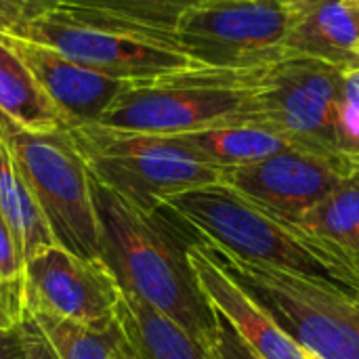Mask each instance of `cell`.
Returning <instances> with one entry per match:
<instances>
[{
	"instance_id": "d6986e66",
	"label": "cell",
	"mask_w": 359,
	"mask_h": 359,
	"mask_svg": "<svg viewBox=\"0 0 359 359\" xmlns=\"http://www.w3.org/2000/svg\"><path fill=\"white\" fill-rule=\"evenodd\" d=\"M301 225L359 257V172L311 208Z\"/></svg>"
},
{
	"instance_id": "484cf974",
	"label": "cell",
	"mask_w": 359,
	"mask_h": 359,
	"mask_svg": "<svg viewBox=\"0 0 359 359\" xmlns=\"http://www.w3.org/2000/svg\"><path fill=\"white\" fill-rule=\"evenodd\" d=\"M42 11L32 0H0V34H13Z\"/></svg>"
},
{
	"instance_id": "ac0fdd59",
	"label": "cell",
	"mask_w": 359,
	"mask_h": 359,
	"mask_svg": "<svg viewBox=\"0 0 359 359\" xmlns=\"http://www.w3.org/2000/svg\"><path fill=\"white\" fill-rule=\"evenodd\" d=\"M0 210L8 219L21 244L23 261L32 257L36 250L55 244L46 227V221L42 219L34 198L29 196L2 135H0Z\"/></svg>"
},
{
	"instance_id": "4dcf8cb0",
	"label": "cell",
	"mask_w": 359,
	"mask_h": 359,
	"mask_svg": "<svg viewBox=\"0 0 359 359\" xmlns=\"http://www.w3.org/2000/svg\"><path fill=\"white\" fill-rule=\"evenodd\" d=\"M349 4L353 6V11H355V17H358V25H359V0H349Z\"/></svg>"
},
{
	"instance_id": "f1b7e54d",
	"label": "cell",
	"mask_w": 359,
	"mask_h": 359,
	"mask_svg": "<svg viewBox=\"0 0 359 359\" xmlns=\"http://www.w3.org/2000/svg\"><path fill=\"white\" fill-rule=\"evenodd\" d=\"M114 359H135V355L130 353V349L126 347V343H124L122 334H120V345H118V353H116V358H114Z\"/></svg>"
},
{
	"instance_id": "7402d4cb",
	"label": "cell",
	"mask_w": 359,
	"mask_h": 359,
	"mask_svg": "<svg viewBox=\"0 0 359 359\" xmlns=\"http://www.w3.org/2000/svg\"><path fill=\"white\" fill-rule=\"evenodd\" d=\"M334 133L339 154L359 162V69L343 72Z\"/></svg>"
},
{
	"instance_id": "5b68a950",
	"label": "cell",
	"mask_w": 359,
	"mask_h": 359,
	"mask_svg": "<svg viewBox=\"0 0 359 359\" xmlns=\"http://www.w3.org/2000/svg\"><path fill=\"white\" fill-rule=\"evenodd\" d=\"M202 248L305 353L320 359H359V301L294 273L206 244Z\"/></svg>"
},
{
	"instance_id": "1f68e13d",
	"label": "cell",
	"mask_w": 359,
	"mask_h": 359,
	"mask_svg": "<svg viewBox=\"0 0 359 359\" xmlns=\"http://www.w3.org/2000/svg\"><path fill=\"white\" fill-rule=\"evenodd\" d=\"M307 358H309V359H320V358H316V355H309V353H307Z\"/></svg>"
},
{
	"instance_id": "52a82bcc",
	"label": "cell",
	"mask_w": 359,
	"mask_h": 359,
	"mask_svg": "<svg viewBox=\"0 0 359 359\" xmlns=\"http://www.w3.org/2000/svg\"><path fill=\"white\" fill-rule=\"evenodd\" d=\"M0 135L55 244L86 259H99L90 172L67 128L34 133L0 111Z\"/></svg>"
},
{
	"instance_id": "2e32d148",
	"label": "cell",
	"mask_w": 359,
	"mask_h": 359,
	"mask_svg": "<svg viewBox=\"0 0 359 359\" xmlns=\"http://www.w3.org/2000/svg\"><path fill=\"white\" fill-rule=\"evenodd\" d=\"M172 137L191 149L198 158L221 170L248 166L284 149L297 147L288 139L252 124H227Z\"/></svg>"
},
{
	"instance_id": "7c38bea8",
	"label": "cell",
	"mask_w": 359,
	"mask_h": 359,
	"mask_svg": "<svg viewBox=\"0 0 359 359\" xmlns=\"http://www.w3.org/2000/svg\"><path fill=\"white\" fill-rule=\"evenodd\" d=\"M44 97L61 111L67 128L97 124L116 97L130 84L97 74L53 46L23 34H2Z\"/></svg>"
},
{
	"instance_id": "44dd1931",
	"label": "cell",
	"mask_w": 359,
	"mask_h": 359,
	"mask_svg": "<svg viewBox=\"0 0 359 359\" xmlns=\"http://www.w3.org/2000/svg\"><path fill=\"white\" fill-rule=\"evenodd\" d=\"M63 2L99 8V11L122 15V17L141 21L160 29L175 32L179 19L187 11L200 4L212 2V0H63Z\"/></svg>"
},
{
	"instance_id": "30bf717a",
	"label": "cell",
	"mask_w": 359,
	"mask_h": 359,
	"mask_svg": "<svg viewBox=\"0 0 359 359\" xmlns=\"http://www.w3.org/2000/svg\"><path fill=\"white\" fill-rule=\"evenodd\" d=\"M23 311L50 313L93 330H111L122 288L101 259H86L48 244L23 261Z\"/></svg>"
},
{
	"instance_id": "cb8c5ba5",
	"label": "cell",
	"mask_w": 359,
	"mask_h": 359,
	"mask_svg": "<svg viewBox=\"0 0 359 359\" xmlns=\"http://www.w3.org/2000/svg\"><path fill=\"white\" fill-rule=\"evenodd\" d=\"M210 351L215 359H261L238 337V332L219 311H217V337Z\"/></svg>"
},
{
	"instance_id": "9a60e30c",
	"label": "cell",
	"mask_w": 359,
	"mask_h": 359,
	"mask_svg": "<svg viewBox=\"0 0 359 359\" xmlns=\"http://www.w3.org/2000/svg\"><path fill=\"white\" fill-rule=\"evenodd\" d=\"M116 324L135 359H215L208 347L135 294L122 292Z\"/></svg>"
},
{
	"instance_id": "9c48e42d",
	"label": "cell",
	"mask_w": 359,
	"mask_h": 359,
	"mask_svg": "<svg viewBox=\"0 0 359 359\" xmlns=\"http://www.w3.org/2000/svg\"><path fill=\"white\" fill-rule=\"evenodd\" d=\"M299 13L301 0H212L179 19L175 40L202 65L263 67L286 57Z\"/></svg>"
},
{
	"instance_id": "5bb4252c",
	"label": "cell",
	"mask_w": 359,
	"mask_h": 359,
	"mask_svg": "<svg viewBox=\"0 0 359 359\" xmlns=\"http://www.w3.org/2000/svg\"><path fill=\"white\" fill-rule=\"evenodd\" d=\"M284 50L324 61L341 72L359 69V25L349 0H301V13Z\"/></svg>"
},
{
	"instance_id": "277c9868",
	"label": "cell",
	"mask_w": 359,
	"mask_h": 359,
	"mask_svg": "<svg viewBox=\"0 0 359 359\" xmlns=\"http://www.w3.org/2000/svg\"><path fill=\"white\" fill-rule=\"evenodd\" d=\"M263 67L194 65L149 82L130 84L97 124L162 137L242 124L246 99Z\"/></svg>"
},
{
	"instance_id": "603a6c76",
	"label": "cell",
	"mask_w": 359,
	"mask_h": 359,
	"mask_svg": "<svg viewBox=\"0 0 359 359\" xmlns=\"http://www.w3.org/2000/svg\"><path fill=\"white\" fill-rule=\"evenodd\" d=\"M23 282V250L21 244L0 210V292H8L21 299Z\"/></svg>"
},
{
	"instance_id": "83f0119b",
	"label": "cell",
	"mask_w": 359,
	"mask_h": 359,
	"mask_svg": "<svg viewBox=\"0 0 359 359\" xmlns=\"http://www.w3.org/2000/svg\"><path fill=\"white\" fill-rule=\"evenodd\" d=\"M0 359H23L17 328H15L13 332H8V334L0 341Z\"/></svg>"
},
{
	"instance_id": "8992f818",
	"label": "cell",
	"mask_w": 359,
	"mask_h": 359,
	"mask_svg": "<svg viewBox=\"0 0 359 359\" xmlns=\"http://www.w3.org/2000/svg\"><path fill=\"white\" fill-rule=\"evenodd\" d=\"M67 135L93 179L145 210H158L168 196L221 183L223 170L175 137L101 124L72 126Z\"/></svg>"
},
{
	"instance_id": "d4e9b609",
	"label": "cell",
	"mask_w": 359,
	"mask_h": 359,
	"mask_svg": "<svg viewBox=\"0 0 359 359\" xmlns=\"http://www.w3.org/2000/svg\"><path fill=\"white\" fill-rule=\"evenodd\" d=\"M17 334H19L23 359H59L55 349L50 347L48 339L42 334L38 324L25 311H23L21 322L17 324Z\"/></svg>"
},
{
	"instance_id": "ba28073f",
	"label": "cell",
	"mask_w": 359,
	"mask_h": 359,
	"mask_svg": "<svg viewBox=\"0 0 359 359\" xmlns=\"http://www.w3.org/2000/svg\"><path fill=\"white\" fill-rule=\"evenodd\" d=\"M341 82V69L305 55H286L263 67L246 99L242 124L263 126L316 154L345 158L334 133Z\"/></svg>"
},
{
	"instance_id": "6da1fadb",
	"label": "cell",
	"mask_w": 359,
	"mask_h": 359,
	"mask_svg": "<svg viewBox=\"0 0 359 359\" xmlns=\"http://www.w3.org/2000/svg\"><path fill=\"white\" fill-rule=\"evenodd\" d=\"M90 185L99 219V259L122 292L145 301L210 349L217 337V311L187 257L196 238L177 229L164 208L145 210L93 175Z\"/></svg>"
},
{
	"instance_id": "8fae6325",
	"label": "cell",
	"mask_w": 359,
	"mask_h": 359,
	"mask_svg": "<svg viewBox=\"0 0 359 359\" xmlns=\"http://www.w3.org/2000/svg\"><path fill=\"white\" fill-rule=\"evenodd\" d=\"M359 172V162L290 147L261 162L223 168L221 183L301 223L341 183Z\"/></svg>"
},
{
	"instance_id": "f546056e",
	"label": "cell",
	"mask_w": 359,
	"mask_h": 359,
	"mask_svg": "<svg viewBox=\"0 0 359 359\" xmlns=\"http://www.w3.org/2000/svg\"><path fill=\"white\" fill-rule=\"evenodd\" d=\"M40 11H48V8H55V6H59L63 0H32Z\"/></svg>"
},
{
	"instance_id": "4fadbf2b",
	"label": "cell",
	"mask_w": 359,
	"mask_h": 359,
	"mask_svg": "<svg viewBox=\"0 0 359 359\" xmlns=\"http://www.w3.org/2000/svg\"><path fill=\"white\" fill-rule=\"evenodd\" d=\"M187 257L208 303L231 324L238 337L261 359H309L276 322L208 257L200 242L189 244Z\"/></svg>"
},
{
	"instance_id": "e0dca14e",
	"label": "cell",
	"mask_w": 359,
	"mask_h": 359,
	"mask_svg": "<svg viewBox=\"0 0 359 359\" xmlns=\"http://www.w3.org/2000/svg\"><path fill=\"white\" fill-rule=\"evenodd\" d=\"M0 111L34 133L65 130L61 111L44 97L25 65L0 34Z\"/></svg>"
},
{
	"instance_id": "3957f363",
	"label": "cell",
	"mask_w": 359,
	"mask_h": 359,
	"mask_svg": "<svg viewBox=\"0 0 359 359\" xmlns=\"http://www.w3.org/2000/svg\"><path fill=\"white\" fill-rule=\"evenodd\" d=\"M17 34L44 42L67 59L126 84L202 65L177 44L175 32L72 2L27 19Z\"/></svg>"
},
{
	"instance_id": "ffe728a7",
	"label": "cell",
	"mask_w": 359,
	"mask_h": 359,
	"mask_svg": "<svg viewBox=\"0 0 359 359\" xmlns=\"http://www.w3.org/2000/svg\"><path fill=\"white\" fill-rule=\"evenodd\" d=\"M48 339L59 359H114L120 345L118 324L111 330H93L88 326L40 311H25Z\"/></svg>"
},
{
	"instance_id": "7a4b0ae2",
	"label": "cell",
	"mask_w": 359,
	"mask_h": 359,
	"mask_svg": "<svg viewBox=\"0 0 359 359\" xmlns=\"http://www.w3.org/2000/svg\"><path fill=\"white\" fill-rule=\"evenodd\" d=\"M160 208L185 225L196 242L359 301V257L223 183L168 196Z\"/></svg>"
},
{
	"instance_id": "4316f807",
	"label": "cell",
	"mask_w": 359,
	"mask_h": 359,
	"mask_svg": "<svg viewBox=\"0 0 359 359\" xmlns=\"http://www.w3.org/2000/svg\"><path fill=\"white\" fill-rule=\"evenodd\" d=\"M23 318V303L19 297L0 292V341L17 328Z\"/></svg>"
}]
</instances>
